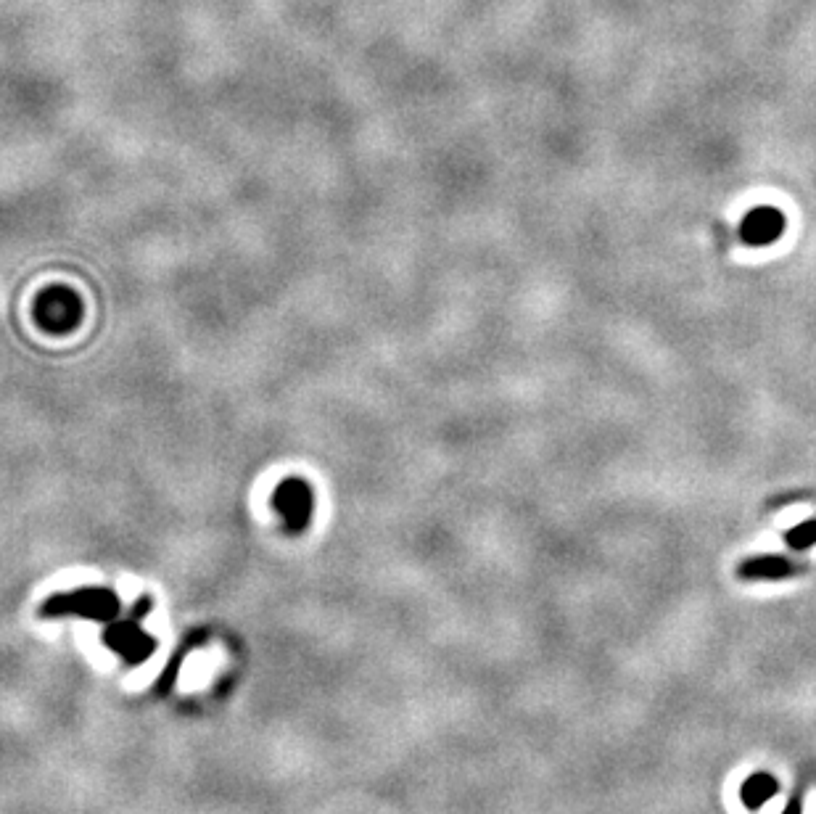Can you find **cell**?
Here are the masks:
<instances>
[{"label": "cell", "mask_w": 816, "mask_h": 814, "mask_svg": "<svg viewBox=\"0 0 816 814\" xmlns=\"http://www.w3.org/2000/svg\"><path fill=\"white\" fill-rule=\"evenodd\" d=\"M40 614H77L85 619H96V622H114L119 614V598L111 590H101V587H82V590L59 592V595L48 598L40 608Z\"/></svg>", "instance_id": "obj_1"}, {"label": "cell", "mask_w": 816, "mask_h": 814, "mask_svg": "<svg viewBox=\"0 0 816 814\" xmlns=\"http://www.w3.org/2000/svg\"><path fill=\"white\" fill-rule=\"evenodd\" d=\"M272 505L275 511L283 516V524L291 534H299L312 518V508H315V495L309 481L304 479H286L280 481L275 495H272Z\"/></svg>", "instance_id": "obj_2"}, {"label": "cell", "mask_w": 816, "mask_h": 814, "mask_svg": "<svg viewBox=\"0 0 816 814\" xmlns=\"http://www.w3.org/2000/svg\"><path fill=\"white\" fill-rule=\"evenodd\" d=\"M77 318H80V302H77V296L72 291L53 289L40 296L37 320L48 331H69V328L77 326Z\"/></svg>", "instance_id": "obj_3"}, {"label": "cell", "mask_w": 816, "mask_h": 814, "mask_svg": "<svg viewBox=\"0 0 816 814\" xmlns=\"http://www.w3.org/2000/svg\"><path fill=\"white\" fill-rule=\"evenodd\" d=\"M785 233V215L777 207H756L740 222V238L748 246H769Z\"/></svg>", "instance_id": "obj_4"}, {"label": "cell", "mask_w": 816, "mask_h": 814, "mask_svg": "<svg viewBox=\"0 0 816 814\" xmlns=\"http://www.w3.org/2000/svg\"><path fill=\"white\" fill-rule=\"evenodd\" d=\"M795 574H798V566L785 555H753L737 566V577L753 579V582H777Z\"/></svg>", "instance_id": "obj_5"}, {"label": "cell", "mask_w": 816, "mask_h": 814, "mask_svg": "<svg viewBox=\"0 0 816 814\" xmlns=\"http://www.w3.org/2000/svg\"><path fill=\"white\" fill-rule=\"evenodd\" d=\"M106 640H109V645L114 651L125 653L127 659L133 661H140L143 656H148V653L154 651V640H151V635H146L135 622H117V619H114L109 632H106Z\"/></svg>", "instance_id": "obj_6"}, {"label": "cell", "mask_w": 816, "mask_h": 814, "mask_svg": "<svg viewBox=\"0 0 816 814\" xmlns=\"http://www.w3.org/2000/svg\"><path fill=\"white\" fill-rule=\"evenodd\" d=\"M777 791H780L777 777L769 775V772H756V775H750L743 783V788H740V799H743V804L750 812H756V809H761L764 804H769V801L777 796Z\"/></svg>", "instance_id": "obj_7"}, {"label": "cell", "mask_w": 816, "mask_h": 814, "mask_svg": "<svg viewBox=\"0 0 816 814\" xmlns=\"http://www.w3.org/2000/svg\"><path fill=\"white\" fill-rule=\"evenodd\" d=\"M785 542L793 550L814 548V545H816V518H811V521H803V524L793 526V529L785 534Z\"/></svg>", "instance_id": "obj_8"}, {"label": "cell", "mask_w": 816, "mask_h": 814, "mask_svg": "<svg viewBox=\"0 0 816 814\" xmlns=\"http://www.w3.org/2000/svg\"><path fill=\"white\" fill-rule=\"evenodd\" d=\"M782 814H801V801H798V799L790 801V804H787L785 812H782Z\"/></svg>", "instance_id": "obj_9"}]
</instances>
